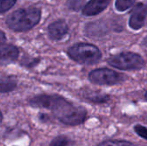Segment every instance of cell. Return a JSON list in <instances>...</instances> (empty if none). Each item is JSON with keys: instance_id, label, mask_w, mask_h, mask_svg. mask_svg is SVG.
<instances>
[{"instance_id": "cell-1", "label": "cell", "mask_w": 147, "mask_h": 146, "mask_svg": "<svg viewBox=\"0 0 147 146\" xmlns=\"http://www.w3.org/2000/svg\"><path fill=\"white\" fill-rule=\"evenodd\" d=\"M30 105L37 108H43L52 111L56 119L60 122L77 126L82 124L86 118V110L68 102L63 96L57 95H39L29 101Z\"/></svg>"}, {"instance_id": "cell-2", "label": "cell", "mask_w": 147, "mask_h": 146, "mask_svg": "<svg viewBox=\"0 0 147 146\" xmlns=\"http://www.w3.org/2000/svg\"><path fill=\"white\" fill-rule=\"evenodd\" d=\"M40 19V10L35 7L17 9L6 19L8 27L16 32H25L33 28Z\"/></svg>"}, {"instance_id": "cell-3", "label": "cell", "mask_w": 147, "mask_h": 146, "mask_svg": "<svg viewBox=\"0 0 147 146\" xmlns=\"http://www.w3.org/2000/svg\"><path fill=\"white\" fill-rule=\"evenodd\" d=\"M69 57L79 63L86 65H94L102 58V52L99 48L89 43H78L68 50Z\"/></svg>"}, {"instance_id": "cell-4", "label": "cell", "mask_w": 147, "mask_h": 146, "mask_svg": "<svg viewBox=\"0 0 147 146\" xmlns=\"http://www.w3.org/2000/svg\"><path fill=\"white\" fill-rule=\"evenodd\" d=\"M109 64L119 70L134 71L140 70L145 66L143 58L134 52H121L109 59Z\"/></svg>"}, {"instance_id": "cell-5", "label": "cell", "mask_w": 147, "mask_h": 146, "mask_svg": "<svg viewBox=\"0 0 147 146\" xmlns=\"http://www.w3.org/2000/svg\"><path fill=\"white\" fill-rule=\"evenodd\" d=\"M91 83L99 85H114L123 80V75L108 68H100L89 74Z\"/></svg>"}, {"instance_id": "cell-6", "label": "cell", "mask_w": 147, "mask_h": 146, "mask_svg": "<svg viewBox=\"0 0 147 146\" xmlns=\"http://www.w3.org/2000/svg\"><path fill=\"white\" fill-rule=\"evenodd\" d=\"M147 14V5L144 3H139L134 9L130 20H129V26L134 29L138 30L140 29L144 24Z\"/></svg>"}, {"instance_id": "cell-7", "label": "cell", "mask_w": 147, "mask_h": 146, "mask_svg": "<svg viewBox=\"0 0 147 146\" xmlns=\"http://www.w3.org/2000/svg\"><path fill=\"white\" fill-rule=\"evenodd\" d=\"M47 30H48L49 37L52 40H59L67 34L69 28L65 21L59 20V21H56V22L51 23L49 25Z\"/></svg>"}, {"instance_id": "cell-8", "label": "cell", "mask_w": 147, "mask_h": 146, "mask_svg": "<svg viewBox=\"0 0 147 146\" xmlns=\"http://www.w3.org/2000/svg\"><path fill=\"white\" fill-rule=\"evenodd\" d=\"M111 0H90L83 8V15L90 16L96 15L103 11Z\"/></svg>"}, {"instance_id": "cell-9", "label": "cell", "mask_w": 147, "mask_h": 146, "mask_svg": "<svg viewBox=\"0 0 147 146\" xmlns=\"http://www.w3.org/2000/svg\"><path fill=\"white\" fill-rule=\"evenodd\" d=\"M19 55L18 49L9 44H3L1 46V62L2 64H9L17 59Z\"/></svg>"}, {"instance_id": "cell-10", "label": "cell", "mask_w": 147, "mask_h": 146, "mask_svg": "<svg viewBox=\"0 0 147 146\" xmlns=\"http://www.w3.org/2000/svg\"><path fill=\"white\" fill-rule=\"evenodd\" d=\"M16 82L13 77H2L1 78V92L2 93L11 91L16 88Z\"/></svg>"}, {"instance_id": "cell-11", "label": "cell", "mask_w": 147, "mask_h": 146, "mask_svg": "<svg viewBox=\"0 0 147 146\" xmlns=\"http://www.w3.org/2000/svg\"><path fill=\"white\" fill-rule=\"evenodd\" d=\"M136 0H116L115 2V8L119 11H125L128 9Z\"/></svg>"}, {"instance_id": "cell-12", "label": "cell", "mask_w": 147, "mask_h": 146, "mask_svg": "<svg viewBox=\"0 0 147 146\" xmlns=\"http://www.w3.org/2000/svg\"><path fill=\"white\" fill-rule=\"evenodd\" d=\"M97 146H135L134 144L123 140H106Z\"/></svg>"}, {"instance_id": "cell-13", "label": "cell", "mask_w": 147, "mask_h": 146, "mask_svg": "<svg viewBox=\"0 0 147 146\" xmlns=\"http://www.w3.org/2000/svg\"><path fill=\"white\" fill-rule=\"evenodd\" d=\"M69 145L68 138L65 136H59L53 139L49 146H67Z\"/></svg>"}, {"instance_id": "cell-14", "label": "cell", "mask_w": 147, "mask_h": 146, "mask_svg": "<svg viewBox=\"0 0 147 146\" xmlns=\"http://www.w3.org/2000/svg\"><path fill=\"white\" fill-rule=\"evenodd\" d=\"M16 2V0H1V2H0L1 13H4L5 11L11 9L15 5Z\"/></svg>"}, {"instance_id": "cell-15", "label": "cell", "mask_w": 147, "mask_h": 146, "mask_svg": "<svg viewBox=\"0 0 147 146\" xmlns=\"http://www.w3.org/2000/svg\"><path fill=\"white\" fill-rule=\"evenodd\" d=\"M134 131L136 132V133L140 136L141 138L145 139L147 140V128L141 126V125H136L134 126Z\"/></svg>"}, {"instance_id": "cell-16", "label": "cell", "mask_w": 147, "mask_h": 146, "mask_svg": "<svg viewBox=\"0 0 147 146\" xmlns=\"http://www.w3.org/2000/svg\"><path fill=\"white\" fill-rule=\"evenodd\" d=\"M4 40H5L4 34H3V32H1V45L4 44Z\"/></svg>"}, {"instance_id": "cell-17", "label": "cell", "mask_w": 147, "mask_h": 146, "mask_svg": "<svg viewBox=\"0 0 147 146\" xmlns=\"http://www.w3.org/2000/svg\"><path fill=\"white\" fill-rule=\"evenodd\" d=\"M144 43H145L146 45H147V38H146V40L144 41Z\"/></svg>"}, {"instance_id": "cell-18", "label": "cell", "mask_w": 147, "mask_h": 146, "mask_svg": "<svg viewBox=\"0 0 147 146\" xmlns=\"http://www.w3.org/2000/svg\"><path fill=\"white\" fill-rule=\"evenodd\" d=\"M146 100H147V92H146Z\"/></svg>"}]
</instances>
